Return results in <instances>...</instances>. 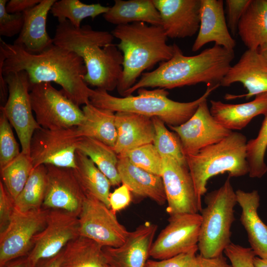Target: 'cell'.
<instances>
[{
	"instance_id": "obj_46",
	"label": "cell",
	"mask_w": 267,
	"mask_h": 267,
	"mask_svg": "<svg viewBox=\"0 0 267 267\" xmlns=\"http://www.w3.org/2000/svg\"><path fill=\"white\" fill-rule=\"evenodd\" d=\"M41 0H10L7 2L5 8L9 13H24L34 7Z\"/></svg>"
},
{
	"instance_id": "obj_20",
	"label": "cell",
	"mask_w": 267,
	"mask_h": 267,
	"mask_svg": "<svg viewBox=\"0 0 267 267\" xmlns=\"http://www.w3.org/2000/svg\"><path fill=\"white\" fill-rule=\"evenodd\" d=\"M159 12L161 26L171 39L191 37L200 26V0H152Z\"/></svg>"
},
{
	"instance_id": "obj_43",
	"label": "cell",
	"mask_w": 267,
	"mask_h": 267,
	"mask_svg": "<svg viewBox=\"0 0 267 267\" xmlns=\"http://www.w3.org/2000/svg\"><path fill=\"white\" fill-rule=\"evenodd\" d=\"M251 0H226L227 25L233 35L237 32L239 21Z\"/></svg>"
},
{
	"instance_id": "obj_23",
	"label": "cell",
	"mask_w": 267,
	"mask_h": 267,
	"mask_svg": "<svg viewBox=\"0 0 267 267\" xmlns=\"http://www.w3.org/2000/svg\"><path fill=\"white\" fill-rule=\"evenodd\" d=\"M55 0H41L24 12L23 28L13 44L32 54L41 53L52 44L53 39L46 31L48 13Z\"/></svg>"
},
{
	"instance_id": "obj_7",
	"label": "cell",
	"mask_w": 267,
	"mask_h": 267,
	"mask_svg": "<svg viewBox=\"0 0 267 267\" xmlns=\"http://www.w3.org/2000/svg\"><path fill=\"white\" fill-rule=\"evenodd\" d=\"M230 179L228 177L221 187L205 196L206 206L200 212L202 220L198 243L199 255L203 258L222 255L231 243V227L237 202Z\"/></svg>"
},
{
	"instance_id": "obj_48",
	"label": "cell",
	"mask_w": 267,
	"mask_h": 267,
	"mask_svg": "<svg viewBox=\"0 0 267 267\" xmlns=\"http://www.w3.org/2000/svg\"><path fill=\"white\" fill-rule=\"evenodd\" d=\"M62 251L55 256L40 262L37 267H61Z\"/></svg>"
},
{
	"instance_id": "obj_42",
	"label": "cell",
	"mask_w": 267,
	"mask_h": 267,
	"mask_svg": "<svg viewBox=\"0 0 267 267\" xmlns=\"http://www.w3.org/2000/svg\"><path fill=\"white\" fill-rule=\"evenodd\" d=\"M223 252L232 267H255L254 260L256 255L251 248L231 243Z\"/></svg>"
},
{
	"instance_id": "obj_39",
	"label": "cell",
	"mask_w": 267,
	"mask_h": 267,
	"mask_svg": "<svg viewBox=\"0 0 267 267\" xmlns=\"http://www.w3.org/2000/svg\"><path fill=\"white\" fill-rule=\"evenodd\" d=\"M21 153L14 137L12 126L4 112L0 109V168L1 169Z\"/></svg>"
},
{
	"instance_id": "obj_1",
	"label": "cell",
	"mask_w": 267,
	"mask_h": 267,
	"mask_svg": "<svg viewBox=\"0 0 267 267\" xmlns=\"http://www.w3.org/2000/svg\"><path fill=\"white\" fill-rule=\"evenodd\" d=\"M0 74L25 71L31 85L54 82L78 105L89 103L90 89L84 81L87 70L83 59L53 44L41 53H29L0 39Z\"/></svg>"
},
{
	"instance_id": "obj_36",
	"label": "cell",
	"mask_w": 267,
	"mask_h": 267,
	"mask_svg": "<svg viewBox=\"0 0 267 267\" xmlns=\"http://www.w3.org/2000/svg\"><path fill=\"white\" fill-rule=\"evenodd\" d=\"M152 119L155 130L153 144L161 157L169 156L181 164L187 165L178 135L169 131L160 119L154 117Z\"/></svg>"
},
{
	"instance_id": "obj_2",
	"label": "cell",
	"mask_w": 267,
	"mask_h": 267,
	"mask_svg": "<svg viewBox=\"0 0 267 267\" xmlns=\"http://www.w3.org/2000/svg\"><path fill=\"white\" fill-rule=\"evenodd\" d=\"M113 35L88 25L74 27L66 19L56 26L53 43L80 56L87 73L84 81L97 89L117 88L123 72V55L112 44Z\"/></svg>"
},
{
	"instance_id": "obj_50",
	"label": "cell",
	"mask_w": 267,
	"mask_h": 267,
	"mask_svg": "<svg viewBox=\"0 0 267 267\" xmlns=\"http://www.w3.org/2000/svg\"><path fill=\"white\" fill-rule=\"evenodd\" d=\"M254 261L255 267H267V259H262L256 256Z\"/></svg>"
},
{
	"instance_id": "obj_16",
	"label": "cell",
	"mask_w": 267,
	"mask_h": 267,
	"mask_svg": "<svg viewBox=\"0 0 267 267\" xmlns=\"http://www.w3.org/2000/svg\"><path fill=\"white\" fill-rule=\"evenodd\" d=\"M168 126L179 137L185 156L195 154L201 149L221 141L232 132L213 117L207 99L200 104L186 122L178 126Z\"/></svg>"
},
{
	"instance_id": "obj_19",
	"label": "cell",
	"mask_w": 267,
	"mask_h": 267,
	"mask_svg": "<svg viewBox=\"0 0 267 267\" xmlns=\"http://www.w3.org/2000/svg\"><path fill=\"white\" fill-rule=\"evenodd\" d=\"M157 228V224L146 222L130 232L120 246L103 247L106 264L111 267H145Z\"/></svg>"
},
{
	"instance_id": "obj_32",
	"label": "cell",
	"mask_w": 267,
	"mask_h": 267,
	"mask_svg": "<svg viewBox=\"0 0 267 267\" xmlns=\"http://www.w3.org/2000/svg\"><path fill=\"white\" fill-rule=\"evenodd\" d=\"M77 150L87 155L108 178L111 185L121 183L118 170V157L113 148L96 139L81 137Z\"/></svg>"
},
{
	"instance_id": "obj_8",
	"label": "cell",
	"mask_w": 267,
	"mask_h": 267,
	"mask_svg": "<svg viewBox=\"0 0 267 267\" xmlns=\"http://www.w3.org/2000/svg\"><path fill=\"white\" fill-rule=\"evenodd\" d=\"M30 97L35 119L43 129L57 130L77 127L84 119L79 106L51 83L31 86Z\"/></svg>"
},
{
	"instance_id": "obj_35",
	"label": "cell",
	"mask_w": 267,
	"mask_h": 267,
	"mask_svg": "<svg viewBox=\"0 0 267 267\" xmlns=\"http://www.w3.org/2000/svg\"><path fill=\"white\" fill-rule=\"evenodd\" d=\"M33 168L30 155L21 152L0 169L2 182L14 201L22 190Z\"/></svg>"
},
{
	"instance_id": "obj_14",
	"label": "cell",
	"mask_w": 267,
	"mask_h": 267,
	"mask_svg": "<svg viewBox=\"0 0 267 267\" xmlns=\"http://www.w3.org/2000/svg\"><path fill=\"white\" fill-rule=\"evenodd\" d=\"M201 220L199 213L170 216L168 224L152 244L150 257L166 259L197 247Z\"/></svg>"
},
{
	"instance_id": "obj_13",
	"label": "cell",
	"mask_w": 267,
	"mask_h": 267,
	"mask_svg": "<svg viewBox=\"0 0 267 267\" xmlns=\"http://www.w3.org/2000/svg\"><path fill=\"white\" fill-rule=\"evenodd\" d=\"M78 218L79 235L103 247L120 246L130 232L119 222L110 208L91 196H86Z\"/></svg>"
},
{
	"instance_id": "obj_45",
	"label": "cell",
	"mask_w": 267,
	"mask_h": 267,
	"mask_svg": "<svg viewBox=\"0 0 267 267\" xmlns=\"http://www.w3.org/2000/svg\"><path fill=\"white\" fill-rule=\"evenodd\" d=\"M110 209L115 213L127 207L131 201V191L125 184L110 193L109 197Z\"/></svg>"
},
{
	"instance_id": "obj_33",
	"label": "cell",
	"mask_w": 267,
	"mask_h": 267,
	"mask_svg": "<svg viewBox=\"0 0 267 267\" xmlns=\"http://www.w3.org/2000/svg\"><path fill=\"white\" fill-rule=\"evenodd\" d=\"M46 168L44 165L34 167L15 200V208L26 212L43 207L46 189Z\"/></svg>"
},
{
	"instance_id": "obj_49",
	"label": "cell",
	"mask_w": 267,
	"mask_h": 267,
	"mask_svg": "<svg viewBox=\"0 0 267 267\" xmlns=\"http://www.w3.org/2000/svg\"><path fill=\"white\" fill-rule=\"evenodd\" d=\"M3 267H34L28 262L26 256L7 263Z\"/></svg>"
},
{
	"instance_id": "obj_3",
	"label": "cell",
	"mask_w": 267,
	"mask_h": 267,
	"mask_svg": "<svg viewBox=\"0 0 267 267\" xmlns=\"http://www.w3.org/2000/svg\"><path fill=\"white\" fill-rule=\"evenodd\" d=\"M173 45V56L159 63L156 69L143 73L122 97L131 95L141 88L167 89L199 83L208 86L220 85L234 58V50L215 44L193 56L184 55L177 44Z\"/></svg>"
},
{
	"instance_id": "obj_21",
	"label": "cell",
	"mask_w": 267,
	"mask_h": 267,
	"mask_svg": "<svg viewBox=\"0 0 267 267\" xmlns=\"http://www.w3.org/2000/svg\"><path fill=\"white\" fill-rule=\"evenodd\" d=\"M211 42L230 50L236 45L229 32L222 0H200V26L192 50L197 51Z\"/></svg>"
},
{
	"instance_id": "obj_10",
	"label": "cell",
	"mask_w": 267,
	"mask_h": 267,
	"mask_svg": "<svg viewBox=\"0 0 267 267\" xmlns=\"http://www.w3.org/2000/svg\"><path fill=\"white\" fill-rule=\"evenodd\" d=\"M49 210L42 207L22 212L15 208L8 226L0 232V267L28 255L34 237L46 224Z\"/></svg>"
},
{
	"instance_id": "obj_44",
	"label": "cell",
	"mask_w": 267,
	"mask_h": 267,
	"mask_svg": "<svg viewBox=\"0 0 267 267\" xmlns=\"http://www.w3.org/2000/svg\"><path fill=\"white\" fill-rule=\"evenodd\" d=\"M15 208V201L0 181V232L8 226Z\"/></svg>"
},
{
	"instance_id": "obj_26",
	"label": "cell",
	"mask_w": 267,
	"mask_h": 267,
	"mask_svg": "<svg viewBox=\"0 0 267 267\" xmlns=\"http://www.w3.org/2000/svg\"><path fill=\"white\" fill-rule=\"evenodd\" d=\"M118 170L121 182L131 192L163 205L167 198L162 178L133 164L127 157H118Z\"/></svg>"
},
{
	"instance_id": "obj_15",
	"label": "cell",
	"mask_w": 267,
	"mask_h": 267,
	"mask_svg": "<svg viewBox=\"0 0 267 267\" xmlns=\"http://www.w3.org/2000/svg\"><path fill=\"white\" fill-rule=\"evenodd\" d=\"M162 158L161 177L167 198V212L170 216L199 213L202 209L201 200L196 193L187 165L169 156Z\"/></svg>"
},
{
	"instance_id": "obj_30",
	"label": "cell",
	"mask_w": 267,
	"mask_h": 267,
	"mask_svg": "<svg viewBox=\"0 0 267 267\" xmlns=\"http://www.w3.org/2000/svg\"><path fill=\"white\" fill-rule=\"evenodd\" d=\"M73 173L86 196L94 197L110 208L109 197L111 184L87 155L77 150Z\"/></svg>"
},
{
	"instance_id": "obj_34",
	"label": "cell",
	"mask_w": 267,
	"mask_h": 267,
	"mask_svg": "<svg viewBox=\"0 0 267 267\" xmlns=\"http://www.w3.org/2000/svg\"><path fill=\"white\" fill-rule=\"evenodd\" d=\"M109 8L100 3L87 4L79 0H56L50 12L58 22L67 19L74 27L79 28L83 19L88 17L93 19L106 13Z\"/></svg>"
},
{
	"instance_id": "obj_27",
	"label": "cell",
	"mask_w": 267,
	"mask_h": 267,
	"mask_svg": "<svg viewBox=\"0 0 267 267\" xmlns=\"http://www.w3.org/2000/svg\"><path fill=\"white\" fill-rule=\"evenodd\" d=\"M103 17L107 22L117 26L135 22L162 25L159 12L152 0H115Z\"/></svg>"
},
{
	"instance_id": "obj_37",
	"label": "cell",
	"mask_w": 267,
	"mask_h": 267,
	"mask_svg": "<svg viewBox=\"0 0 267 267\" xmlns=\"http://www.w3.org/2000/svg\"><path fill=\"white\" fill-rule=\"evenodd\" d=\"M246 149L249 177L261 178L267 172L265 162L267 149V114L256 137L247 141Z\"/></svg>"
},
{
	"instance_id": "obj_29",
	"label": "cell",
	"mask_w": 267,
	"mask_h": 267,
	"mask_svg": "<svg viewBox=\"0 0 267 267\" xmlns=\"http://www.w3.org/2000/svg\"><path fill=\"white\" fill-rule=\"evenodd\" d=\"M237 32L248 49L258 50L267 42V0H251Z\"/></svg>"
},
{
	"instance_id": "obj_28",
	"label": "cell",
	"mask_w": 267,
	"mask_h": 267,
	"mask_svg": "<svg viewBox=\"0 0 267 267\" xmlns=\"http://www.w3.org/2000/svg\"><path fill=\"white\" fill-rule=\"evenodd\" d=\"M82 110L84 119L76 127L79 136L96 139L113 148L117 137L115 112L96 107L90 102L85 105Z\"/></svg>"
},
{
	"instance_id": "obj_22",
	"label": "cell",
	"mask_w": 267,
	"mask_h": 267,
	"mask_svg": "<svg viewBox=\"0 0 267 267\" xmlns=\"http://www.w3.org/2000/svg\"><path fill=\"white\" fill-rule=\"evenodd\" d=\"M117 137L113 148L118 157L140 146L152 143L155 130L151 118L136 113L115 112Z\"/></svg>"
},
{
	"instance_id": "obj_17",
	"label": "cell",
	"mask_w": 267,
	"mask_h": 267,
	"mask_svg": "<svg viewBox=\"0 0 267 267\" xmlns=\"http://www.w3.org/2000/svg\"><path fill=\"white\" fill-rule=\"evenodd\" d=\"M45 166L47 183L43 207L63 210L79 217L86 195L73 169Z\"/></svg>"
},
{
	"instance_id": "obj_18",
	"label": "cell",
	"mask_w": 267,
	"mask_h": 267,
	"mask_svg": "<svg viewBox=\"0 0 267 267\" xmlns=\"http://www.w3.org/2000/svg\"><path fill=\"white\" fill-rule=\"evenodd\" d=\"M235 83H241L247 92L242 95L227 94L225 98L232 99L267 92V60L258 50H246L238 62L231 66L220 85L229 87Z\"/></svg>"
},
{
	"instance_id": "obj_52",
	"label": "cell",
	"mask_w": 267,
	"mask_h": 267,
	"mask_svg": "<svg viewBox=\"0 0 267 267\" xmlns=\"http://www.w3.org/2000/svg\"><path fill=\"white\" fill-rule=\"evenodd\" d=\"M105 267H110L109 265L106 264L105 265Z\"/></svg>"
},
{
	"instance_id": "obj_4",
	"label": "cell",
	"mask_w": 267,
	"mask_h": 267,
	"mask_svg": "<svg viewBox=\"0 0 267 267\" xmlns=\"http://www.w3.org/2000/svg\"><path fill=\"white\" fill-rule=\"evenodd\" d=\"M111 34L119 40L117 46L123 55V72L117 87L122 96L145 70L173 55L174 45L167 44L161 26L135 22L116 26Z\"/></svg>"
},
{
	"instance_id": "obj_24",
	"label": "cell",
	"mask_w": 267,
	"mask_h": 267,
	"mask_svg": "<svg viewBox=\"0 0 267 267\" xmlns=\"http://www.w3.org/2000/svg\"><path fill=\"white\" fill-rule=\"evenodd\" d=\"M235 194L242 210L240 221L246 231L250 248L256 256L267 259V225L258 213L260 200L258 191L238 189Z\"/></svg>"
},
{
	"instance_id": "obj_12",
	"label": "cell",
	"mask_w": 267,
	"mask_h": 267,
	"mask_svg": "<svg viewBox=\"0 0 267 267\" xmlns=\"http://www.w3.org/2000/svg\"><path fill=\"white\" fill-rule=\"evenodd\" d=\"M78 217L61 210H49L46 224L34 237L32 249L26 256L33 267L55 256L80 235Z\"/></svg>"
},
{
	"instance_id": "obj_47",
	"label": "cell",
	"mask_w": 267,
	"mask_h": 267,
	"mask_svg": "<svg viewBox=\"0 0 267 267\" xmlns=\"http://www.w3.org/2000/svg\"><path fill=\"white\" fill-rule=\"evenodd\" d=\"M200 267H232L223 254L215 258H204L201 256Z\"/></svg>"
},
{
	"instance_id": "obj_51",
	"label": "cell",
	"mask_w": 267,
	"mask_h": 267,
	"mask_svg": "<svg viewBox=\"0 0 267 267\" xmlns=\"http://www.w3.org/2000/svg\"><path fill=\"white\" fill-rule=\"evenodd\" d=\"M258 51L267 60V42L261 46L259 48Z\"/></svg>"
},
{
	"instance_id": "obj_25",
	"label": "cell",
	"mask_w": 267,
	"mask_h": 267,
	"mask_svg": "<svg viewBox=\"0 0 267 267\" xmlns=\"http://www.w3.org/2000/svg\"><path fill=\"white\" fill-rule=\"evenodd\" d=\"M210 111L213 117L224 127L241 130L255 117L267 114V92L255 96L254 100L241 104H227L210 100Z\"/></svg>"
},
{
	"instance_id": "obj_6",
	"label": "cell",
	"mask_w": 267,
	"mask_h": 267,
	"mask_svg": "<svg viewBox=\"0 0 267 267\" xmlns=\"http://www.w3.org/2000/svg\"><path fill=\"white\" fill-rule=\"evenodd\" d=\"M247 138L232 132L221 141L207 146L194 154L185 156L187 166L199 198L207 192L208 180L227 173L229 177L249 173L247 161Z\"/></svg>"
},
{
	"instance_id": "obj_11",
	"label": "cell",
	"mask_w": 267,
	"mask_h": 267,
	"mask_svg": "<svg viewBox=\"0 0 267 267\" xmlns=\"http://www.w3.org/2000/svg\"><path fill=\"white\" fill-rule=\"evenodd\" d=\"M79 136L76 127L57 130L41 128L34 133L30 156L34 168L41 165L74 169Z\"/></svg>"
},
{
	"instance_id": "obj_5",
	"label": "cell",
	"mask_w": 267,
	"mask_h": 267,
	"mask_svg": "<svg viewBox=\"0 0 267 267\" xmlns=\"http://www.w3.org/2000/svg\"><path fill=\"white\" fill-rule=\"evenodd\" d=\"M220 85L208 86L204 94L197 99L180 102L170 99L169 92L164 89L148 90L138 89L136 96L116 97L104 89H90L89 102L93 105L114 112H127L138 114L150 118L156 117L168 126H178L188 120L200 104L207 99L210 94Z\"/></svg>"
},
{
	"instance_id": "obj_38",
	"label": "cell",
	"mask_w": 267,
	"mask_h": 267,
	"mask_svg": "<svg viewBox=\"0 0 267 267\" xmlns=\"http://www.w3.org/2000/svg\"><path fill=\"white\" fill-rule=\"evenodd\" d=\"M126 157L135 166L161 177L162 158L153 143L132 150Z\"/></svg>"
},
{
	"instance_id": "obj_31",
	"label": "cell",
	"mask_w": 267,
	"mask_h": 267,
	"mask_svg": "<svg viewBox=\"0 0 267 267\" xmlns=\"http://www.w3.org/2000/svg\"><path fill=\"white\" fill-rule=\"evenodd\" d=\"M103 247L93 240L79 235L63 249L61 267H105Z\"/></svg>"
},
{
	"instance_id": "obj_41",
	"label": "cell",
	"mask_w": 267,
	"mask_h": 267,
	"mask_svg": "<svg viewBox=\"0 0 267 267\" xmlns=\"http://www.w3.org/2000/svg\"><path fill=\"white\" fill-rule=\"evenodd\" d=\"M7 2V0H0V35L11 38L21 32L24 23V14L7 12L5 8Z\"/></svg>"
},
{
	"instance_id": "obj_40",
	"label": "cell",
	"mask_w": 267,
	"mask_h": 267,
	"mask_svg": "<svg viewBox=\"0 0 267 267\" xmlns=\"http://www.w3.org/2000/svg\"><path fill=\"white\" fill-rule=\"evenodd\" d=\"M198 246L174 257L160 260H148L145 267H200L201 256Z\"/></svg>"
},
{
	"instance_id": "obj_9",
	"label": "cell",
	"mask_w": 267,
	"mask_h": 267,
	"mask_svg": "<svg viewBox=\"0 0 267 267\" xmlns=\"http://www.w3.org/2000/svg\"><path fill=\"white\" fill-rule=\"evenodd\" d=\"M8 87L6 103L0 106L14 128L22 151L30 155L31 140L34 132L41 127L33 114L30 90L31 84L25 71L11 72L3 76Z\"/></svg>"
}]
</instances>
